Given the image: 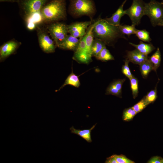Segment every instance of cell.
Segmentation results:
<instances>
[{
  "label": "cell",
  "mask_w": 163,
  "mask_h": 163,
  "mask_svg": "<svg viewBox=\"0 0 163 163\" xmlns=\"http://www.w3.org/2000/svg\"><path fill=\"white\" fill-rule=\"evenodd\" d=\"M94 36L103 41L106 44L111 45L119 38L126 39L118 26L111 25L104 19L96 21L93 30Z\"/></svg>",
  "instance_id": "1"
},
{
  "label": "cell",
  "mask_w": 163,
  "mask_h": 163,
  "mask_svg": "<svg viewBox=\"0 0 163 163\" xmlns=\"http://www.w3.org/2000/svg\"><path fill=\"white\" fill-rule=\"evenodd\" d=\"M127 0H125L116 11L109 18L104 19L109 24L116 26L120 25L121 18L124 15L125 11L123 10L124 4Z\"/></svg>",
  "instance_id": "16"
},
{
  "label": "cell",
  "mask_w": 163,
  "mask_h": 163,
  "mask_svg": "<svg viewBox=\"0 0 163 163\" xmlns=\"http://www.w3.org/2000/svg\"><path fill=\"white\" fill-rule=\"evenodd\" d=\"M37 35L40 46L42 50L46 53H51L55 51V43L50 37L47 32L38 27Z\"/></svg>",
  "instance_id": "8"
},
{
  "label": "cell",
  "mask_w": 163,
  "mask_h": 163,
  "mask_svg": "<svg viewBox=\"0 0 163 163\" xmlns=\"http://www.w3.org/2000/svg\"><path fill=\"white\" fill-rule=\"evenodd\" d=\"M118 28L120 31L124 35H127L129 37L132 34H135L137 29L135 26L132 25H120Z\"/></svg>",
  "instance_id": "25"
},
{
  "label": "cell",
  "mask_w": 163,
  "mask_h": 163,
  "mask_svg": "<svg viewBox=\"0 0 163 163\" xmlns=\"http://www.w3.org/2000/svg\"><path fill=\"white\" fill-rule=\"evenodd\" d=\"M73 58L79 62L88 64L91 62V58L89 56L86 48L85 36L80 38L78 45L75 51Z\"/></svg>",
  "instance_id": "9"
},
{
  "label": "cell",
  "mask_w": 163,
  "mask_h": 163,
  "mask_svg": "<svg viewBox=\"0 0 163 163\" xmlns=\"http://www.w3.org/2000/svg\"><path fill=\"white\" fill-rule=\"evenodd\" d=\"M158 26H163V19L161 21L160 23L158 24Z\"/></svg>",
  "instance_id": "36"
},
{
  "label": "cell",
  "mask_w": 163,
  "mask_h": 163,
  "mask_svg": "<svg viewBox=\"0 0 163 163\" xmlns=\"http://www.w3.org/2000/svg\"><path fill=\"white\" fill-rule=\"evenodd\" d=\"M129 44L135 47L141 53L147 56L155 49L151 43H145L142 41H140L138 44H134L131 42H129Z\"/></svg>",
  "instance_id": "19"
},
{
  "label": "cell",
  "mask_w": 163,
  "mask_h": 163,
  "mask_svg": "<svg viewBox=\"0 0 163 163\" xmlns=\"http://www.w3.org/2000/svg\"><path fill=\"white\" fill-rule=\"evenodd\" d=\"M24 18L26 27L30 31L37 29L42 23L45 22L41 11L32 14Z\"/></svg>",
  "instance_id": "10"
},
{
  "label": "cell",
  "mask_w": 163,
  "mask_h": 163,
  "mask_svg": "<svg viewBox=\"0 0 163 163\" xmlns=\"http://www.w3.org/2000/svg\"><path fill=\"white\" fill-rule=\"evenodd\" d=\"M131 88L133 98L135 99L137 97L139 93L138 81L137 78L133 76L129 79Z\"/></svg>",
  "instance_id": "29"
},
{
  "label": "cell",
  "mask_w": 163,
  "mask_h": 163,
  "mask_svg": "<svg viewBox=\"0 0 163 163\" xmlns=\"http://www.w3.org/2000/svg\"><path fill=\"white\" fill-rule=\"evenodd\" d=\"M161 2L163 4V0Z\"/></svg>",
  "instance_id": "37"
},
{
  "label": "cell",
  "mask_w": 163,
  "mask_h": 163,
  "mask_svg": "<svg viewBox=\"0 0 163 163\" xmlns=\"http://www.w3.org/2000/svg\"><path fill=\"white\" fill-rule=\"evenodd\" d=\"M95 57L97 59L102 61L114 60V57L106 47L103 48Z\"/></svg>",
  "instance_id": "24"
},
{
  "label": "cell",
  "mask_w": 163,
  "mask_h": 163,
  "mask_svg": "<svg viewBox=\"0 0 163 163\" xmlns=\"http://www.w3.org/2000/svg\"><path fill=\"white\" fill-rule=\"evenodd\" d=\"M129 61L128 59H126L124 61V64L122 66V73L129 79L133 76L129 67Z\"/></svg>",
  "instance_id": "31"
},
{
  "label": "cell",
  "mask_w": 163,
  "mask_h": 163,
  "mask_svg": "<svg viewBox=\"0 0 163 163\" xmlns=\"http://www.w3.org/2000/svg\"><path fill=\"white\" fill-rule=\"evenodd\" d=\"M41 13L45 22H56L66 18V0H50Z\"/></svg>",
  "instance_id": "2"
},
{
  "label": "cell",
  "mask_w": 163,
  "mask_h": 163,
  "mask_svg": "<svg viewBox=\"0 0 163 163\" xmlns=\"http://www.w3.org/2000/svg\"><path fill=\"white\" fill-rule=\"evenodd\" d=\"M117 163H135V162L128 158L123 155H113Z\"/></svg>",
  "instance_id": "32"
},
{
  "label": "cell",
  "mask_w": 163,
  "mask_h": 163,
  "mask_svg": "<svg viewBox=\"0 0 163 163\" xmlns=\"http://www.w3.org/2000/svg\"><path fill=\"white\" fill-rule=\"evenodd\" d=\"M50 0H19L18 3L24 18L34 13L41 11Z\"/></svg>",
  "instance_id": "7"
},
{
  "label": "cell",
  "mask_w": 163,
  "mask_h": 163,
  "mask_svg": "<svg viewBox=\"0 0 163 163\" xmlns=\"http://www.w3.org/2000/svg\"><path fill=\"white\" fill-rule=\"evenodd\" d=\"M69 1V11L75 16L86 15L91 17L95 13V6L92 0Z\"/></svg>",
  "instance_id": "3"
},
{
  "label": "cell",
  "mask_w": 163,
  "mask_h": 163,
  "mask_svg": "<svg viewBox=\"0 0 163 163\" xmlns=\"http://www.w3.org/2000/svg\"><path fill=\"white\" fill-rule=\"evenodd\" d=\"M145 15L149 17L153 26H158L163 19V4L155 0L145 3Z\"/></svg>",
  "instance_id": "4"
},
{
  "label": "cell",
  "mask_w": 163,
  "mask_h": 163,
  "mask_svg": "<svg viewBox=\"0 0 163 163\" xmlns=\"http://www.w3.org/2000/svg\"><path fill=\"white\" fill-rule=\"evenodd\" d=\"M149 59L153 65V70L156 72L157 69L160 66L161 60V54L159 48H158L155 52L149 57Z\"/></svg>",
  "instance_id": "23"
},
{
  "label": "cell",
  "mask_w": 163,
  "mask_h": 163,
  "mask_svg": "<svg viewBox=\"0 0 163 163\" xmlns=\"http://www.w3.org/2000/svg\"><path fill=\"white\" fill-rule=\"evenodd\" d=\"M96 124L93 125L90 129L80 130L75 129L73 126L70 128L72 133L78 135L85 140L88 142L92 141L91 137V131L95 128Z\"/></svg>",
  "instance_id": "17"
},
{
  "label": "cell",
  "mask_w": 163,
  "mask_h": 163,
  "mask_svg": "<svg viewBox=\"0 0 163 163\" xmlns=\"http://www.w3.org/2000/svg\"><path fill=\"white\" fill-rule=\"evenodd\" d=\"M148 163H163V158L158 156H155L151 158L147 162Z\"/></svg>",
  "instance_id": "33"
},
{
  "label": "cell",
  "mask_w": 163,
  "mask_h": 163,
  "mask_svg": "<svg viewBox=\"0 0 163 163\" xmlns=\"http://www.w3.org/2000/svg\"><path fill=\"white\" fill-rule=\"evenodd\" d=\"M91 23V21H88L72 23L68 25L69 33L77 38L82 37L86 34V30Z\"/></svg>",
  "instance_id": "12"
},
{
  "label": "cell",
  "mask_w": 163,
  "mask_h": 163,
  "mask_svg": "<svg viewBox=\"0 0 163 163\" xmlns=\"http://www.w3.org/2000/svg\"><path fill=\"white\" fill-rule=\"evenodd\" d=\"M139 68L142 77L146 78L149 73L154 69L153 65L149 59V57L139 65Z\"/></svg>",
  "instance_id": "21"
},
{
  "label": "cell",
  "mask_w": 163,
  "mask_h": 163,
  "mask_svg": "<svg viewBox=\"0 0 163 163\" xmlns=\"http://www.w3.org/2000/svg\"><path fill=\"white\" fill-rule=\"evenodd\" d=\"M137 113L132 107L125 109L123 112V120L125 121H130L133 120Z\"/></svg>",
  "instance_id": "26"
},
{
  "label": "cell",
  "mask_w": 163,
  "mask_h": 163,
  "mask_svg": "<svg viewBox=\"0 0 163 163\" xmlns=\"http://www.w3.org/2000/svg\"><path fill=\"white\" fill-rule=\"evenodd\" d=\"M145 4L142 0H133L131 6L124 10L131 20L132 25L135 26L140 23L142 18L145 15Z\"/></svg>",
  "instance_id": "6"
},
{
  "label": "cell",
  "mask_w": 163,
  "mask_h": 163,
  "mask_svg": "<svg viewBox=\"0 0 163 163\" xmlns=\"http://www.w3.org/2000/svg\"><path fill=\"white\" fill-rule=\"evenodd\" d=\"M158 82L155 88L150 91L144 97L148 105L154 102L157 98V87Z\"/></svg>",
  "instance_id": "28"
},
{
  "label": "cell",
  "mask_w": 163,
  "mask_h": 163,
  "mask_svg": "<svg viewBox=\"0 0 163 163\" xmlns=\"http://www.w3.org/2000/svg\"><path fill=\"white\" fill-rule=\"evenodd\" d=\"M135 34L140 40L149 43L151 41L149 33L145 29L136 30Z\"/></svg>",
  "instance_id": "27"
},
{
  "label": "cell",
  "mask_w": 163,
  "mask_h": 163,
  "mask_svg": "<svg viewBox=\"0 0 163 163\" xmlns=\"http://www.w3.org/2000/svg\"><path fill=\"white\" fill-rule=\"evenodd\" d=\"M126 79H119L112 82L107 88L106 94H111L122 98V88Z\"/></svg>",
  "instance_id": "14"
},
{
  "label": "cell",
  "mask_w": 163,
  "mask_h": 163,
  "mask_svg": "<svg viewBox=\"0 0 163 163\" xmlns=\"http://www.w3.org/2000/svg\"><path fill=\"white\" fill-rule=\"evenodd\" d=\"M105 43L102 40L96 38L94 40L91 47L92 56L96 57L103 48L105 47Z\"/></svg>",
  "instance_id": "22"
},
{
  "label": "cell",
  "mask_w": 163,
  "mask_h": 163,
  "mask_svg": "<svg viewBox=\"0 0 163 163\" xmlns=\"http://www.w3.org/2000/svg\"><path fill=\"white\" fill-rule=\"evenodd\" d=\"M96 21L89 27V29L85 35V41L87 51L89 56L91 58V47L94 41V34L93 30Z\"/></svg>",
  "instance_id": "18"
},
{
  "label": "cell",
  "mask_w": 163,
  "mask_h": 163,
  "mask_svg": "<svg viewBox=\"0 0 163 163\" xmlns=\"http://www.w3.org/2000/svg\"><path fill=\"white\" fill-rule=\"evenodd\" d=\"M47 28L48 32L57 47L68 35V25L64 23L55 22L49 25Z\"/></svg>",
  "instance_id": "5"
},
{
  "label": "cell",
  "mask_w": 163,
  "mask_h": 163,
  "mask_svg": "<svg viewBox=\"0 0 163 163\" xmlns=\"http://www.w3.org/2000/svg\"><path fill=\"white\" fill-rule=\"evenodd\" d=\"M19 0H0V2H16L18 3Z\"/></svg>",
  "instance_id": "35"
},
{
  "label": "cell",
  "mask_w": 163,
  "mask_h": 163,
  "mask_svg": "<svg viewBox=\"0 0 163 163\" xmlns=\"http://www.w3.org/2000/svg\"><path fill=\"white\" fill-rule=\"evenodd\" d=\"M149 57L136 49L133 50L127 51L126 59L133 64L140 65Z\"/></svg>",
  "instance_id": "13"
},
{
  "label": "cell",
  "mask_w": 163,
  "mask_h": 163,
  "mask_svg": "<svg viewBox=\"0 0 163 163\" xmlns=\"http://www.w3.org/2000/svg\"><path fill=\"white\" fill-rule=\"evenodd\" d=\"M67 85H71L77 88L79 87L80 83L78 76L72 72L68 76L64 84L58 90H56V91H59Z\"/></svg>",
  "instance_id": "20"
},
{
  "label": "cell",
  "mask_w": 163,
  "mask_h": 163,
  "mask_svg": "<svg viewBox=\"0 0 163 163\" xmlns=\"http://www.w3.org/2000/svg\"><path fill=\"white\" fill-rule=\"evenodd\" d=\"M21 43L15 40H11L5 43L0 47V60L2 61L15 52Z\"/></svg>",
  "instance_id": "11"
},
{
  "label": "cell",
  "mask_w": 163,
  "mask_h": 163,
  "mask_svg": "<svg viewBox=\"0 0 163 163\" xmlns=\"http://www.w3.org/2000/svg\"><path fill=\"white\" fill-rule=\"evenodd\" d=\"M148 105V104L143 97L139 101L132 107L137 113L142 111Z\"/></svg>",
  "instance_id": "30"
},
{
  "label": "cell",
  "mask_w": 163,
  "mask_h": 163,
  "mask_svg": "<svg viewBox=\"0 0 163 163\" xmlns=\"http://www.w3.org/2000/svg\"><path fill=\"white\" fill-rule=\"evenodd\" d=\"M80 40V39H78L71 34L68 35L58 47L63 50L75 51L78 45Z\"/></svg>",
  "instance_id": "15"
},
{
  "label": "cell",
  "mask_w": 163,
  "mask_h": 163,
  "mask_svg": "<svg viewBox=\"0 0 163 163\" xmlns=\"http://www.w3.org/2000/svg\"><path fill=\"white\" fill-rule=\"evenodd\" d=\"M105 163H117L116 159L113 155L107 158Z\"/></svg>",
  "instance_id": "34"
}]
</instances>
